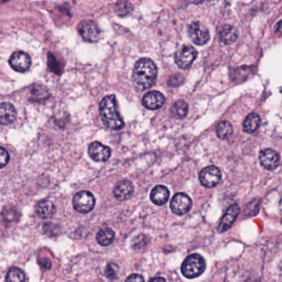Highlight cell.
Returning a JSON list of instances; mask_svg holds the SVG:
<instances>
[{"mask_svg": "<svg viewBox=\"0 0 282 282\" xmlns=\"http://www.w3.org/2000/svg\"><path fill=\"white\" fill-rule=\"evenodd\" d=\"M158 77V68L149 58L137 61L133 70V82L139 89L144 90L154 86Z\"/></svg>", "mask_w": 282, "mask_h": 282, "instance_id": "1", "label": "cell"}, {"mask_svg": "<svg viewBox=\"0 0 282 282\" xmlns=\"http://www.w3.org/2000/svg\"><path fill=\"white\" fill-rule=\"evenodd\" d=\"M100 114L103 123L111 130H120L124 126V122L120 115L118 102L114 94L107 95L100 105Z\"/></svg>", "mask_w": 282, "mask_h": 282, "instance_id": "2", "label": "cell"}, {"mask_svg": "<svg viewBox=\"0 0 282 282\" xmlns=\"http://www.w3.org/2000/svg\"><path fill=\"white\" fill-rule=\"evenodd\" d=\"M205 260L199 254H192L186 257L181 265L183 276L190 279L199 277L205 271Z\"/></svg>", "mask_w": 282, "mask_h": 282, "instance_id": "3", "label": "cell"}, {"mask_svg": "<svg viewBox=\"0 0 282 282\" xmlns=\"http://www.w3.org/2000/svg\"><path fill=\"white\" fill-rule=\"evenodd\" d=\"M95 198L89 191L78 192L73 198V207L80 213H87L94 209Z\"/></svg>", "mask_w": 282, "mask_h": 282, "instance_id": "4", "label": "cell"}, {"mask_svg": "<svg viewBox=\"0 0 282 282\" xmlns=\"http://www.w3.org/2000/svg\"><path fill=\"white\" fill-rule=\"evenodd\" d=\"M197 52L194 47L185 45L177 51L175 55V61L177 66L181 69H188L196 58Z\"/></svg>", "mask_w": 282, "mask_h": 282, "instance_id": "5", "label": "cell"}, {"mask_svg": "<svg viewBox=\"0 0 282 282\" xmlns=\"http://www.w3.org/2000/svg\"><path fill=\"white\" fill-rule=\"evenodd\" d=\"M222 180V173L218 167L210 166L203 169L199 174V180L206 188H213Z\"/></svg>", "mask_w": 282, "mask_h": 282, "instance_id": "6", "label": "cell"}, {"mask_svg": "<svg viewBox=\"0 0 282 282\" xmlns=\"http://www.w3.org/2000/svg\"><path fill=\"white\" fill-rule=\"evenodd\" d=\"M188 34L192 42L199 46L206 44L210 40V32L201 22H192L189 26Z\"/></svg>", "mask_w": 282, "mask_h": 282, "instance_id": "7", "label": "cell"}, {"mask_svg": "<svg viewBox=\"0 0 282 282\" xmlns=\"http://www.w3.org/2000/svg\"><path fill=\"white\" fill-rule=\"evenodd\" d=\"M171 210L176 215H184L188 213L192 207V200L188 194L177 193L171 201Z\"/></svg>", "mask_w": 282, "mask_h": 282, "instance_id": "8", "label": "cell"}, {"mask_svg": "<svg viewBox=\"0 0 282 282\" xmlns=\"http://www.w3.org/2000/svg\"><path fill=\"white\" fill-rule=\"evenodd\" d=\"M79 33L82 38L88 42H96L100 40V28L97 24L93 21H83L80 22L79 25Z\"/></svg>", "mask_w": 282, "mask_h": 282, "instance_id": "9", "label": "cell"}, {"mask_svg": "<svg viewBox=\"0 0 282 282\" xmlns=\"http://www.w3.org/2000/svg\"><path fill=\"white\" fill-rule=\"evenodd\" d=\"M9 65L15 71L23 73L30 68L32 60L28 53L20 51L12 54L9 58Z\"/></svg>", "mask_w": 282, "mask_h": 282, "instance_id": "10", "label": "cell"}, {"mask_svg": "<svg viewBox=\"0 0 282 282\" xmlns=\"http://www.w3.org/2000/svg\"><path fill=\"white\" fill-rule=\"evenodd\" d=\"M88 155L96 162H105L109 159L111 150L99 141H94L88 146Z\"/></svg>", "mask_w": 282, "mask_h": 282, "instance_id": "11", "label": "cell"}, {"mask_svg": "<svg viewBox=\"0 0 282 282\" xmlns=\"http://www.w3.org/2000/svg\"><path fill=\"white\" fill-rule=\"evenodd\" d=\"M259 160L263 167L269 171H272L279 165L280 156L276 151L266 148L260 152Z\"/></svg>", "mask_w": 282, "mask_h": 282, "instance_id": "12", "label": "cell"}, {"mask_svg": "<svg viewBox=\"0 0 282 282\" xmlns=\"http://www.w3.org/2000/svg\"><path fill=\"white\" fill-rule=\"evenodd\" d=\"M165 102H166V99L163 94L160 92L155 91V90L148 92L144 95L142 99V105L150 110H156V109L161 108Z\"/></svg>", "mask_w": 282, "mask_h": 282, "instance_id": "13", "label": "cell"}, {"mask_svg": "<svg viewBox=\"0 0 282 282\" xmlns=\"http://www.w3.org/2000/svg\"><path fill=\"white\" fill-rule=\"evenodd\" d=\"M240 213V208L237 204L231 205L226 213H224V217L222 218L221 222L219 224V232H224L229 229V228L232 226V224L235 221L238 214Z\"/></svg>", "mask_w": 282, "mask_h": 282, "instance_id": "14", "label": "cell"}, {"mask_svg": "<svg viewBox=\"0 0 282 282\" xmlns=\"http://www.w3.org/2000/svg\"><path fill=\"white\" fill-rule=\"evenodd\" d=\"M133 191H134V188H133V183L129 180H122L114 188V197L120 201H124L133 195Z\"/></svg>", "mask_w": 282, "mask_h": 282, "instance_id": "15", "label": "cell"}, {"mask_svg": "<svg viewBox=\"0 0 282 282\" xmlns=\"http://www.w3.org/2000/svg\"><path fill=\"white\" fill-rule=\"evenodd\" d=\"M17 117V111L9 103L0 104V124L9 125L14 122Z\"/></svg>", "mask_w": 282, "mask_h": 282, "instance_id": "16", "label": "cell"}, {"mask_svg": "<svg viewBox=\"0 0 282 282\" xmlns=\"http://www.w3.org/2000/svg\"><path fill=\"white\" fill-rule=\"evenodd\" d=\"M151 200L157 205H163L168 201L170 192L164 185H157L151 192Z\"/></svg>", "mask_w": 282, "mask_h": 282, "instance_id": "17", "label": "cell"}, {"mask_svg": "<svg viewBox=\"0 0 282 282\" xmlns=\"http://www.w3.org/2000/svg\"><path fill=\"white\" fill-rule=\"evenodd\" d=\"M55 212V205L48 199H42L36 205V214L42 219L52 218Z\"/></svg>", "mask_w": 282, "mask_h": 282, "instance_id": "18", "label": "cell"}, {"mask_svg": "<svg viewBox=\"0 0 282 282\" xmlns=\"http://www.w3.org/2000/svg\"><path fill=\"white\" fill-rule=\"evenodd\" d=\"M238 38V30L232 26H224L219 33V39L224 44H232L233 42H235Z\"/></svg>", "mask_w": 282, "mask_h": 282, "instance_id": "19", "label": "cell"}, {"mask_svg": "<svg viewBox=\"0 0 282 282\" xmlns=\"http://www.w3.org/2000/svg\"><path fill=\"white\" fill-rule=\"evenodd\" d=\"M261 125V118L255 113L249 114L244 120L243 128L244 132L247 133H253L259 128Z\"/></svg>", "mask_w": 282, "mask_h": 282, "instance_id": "20", "label": "cell"}, {"mask_svg": "<svg viewBox=\"0 0 282 282\" xmlns=\"http://www.w3.org/2000/svg\"><path fill=\"white\" fill-rule=\"evenodd\" d=\"M115 238V233L109 228H105L98 232L96 240L101 246L110 245Z\"/></svg>", "mask_w": 282, "mask_h": 282, "instance_id": "21", "label": "cell"}, {"mask_svg": "<svg viewBox=\"0 0 282 282\" xmlns=\"http://www.w3.org/2000/svg\"><path fill=\"white\" fill-rule=\"evenodd\" d=\"M189 106L184 100H178L171 109V114L176 119H182L188 114Z\"/></svg>", "mask_w": 282, "mask_h": 282, "instance_id": "22", "label": "cell"}, {"mask_svg": "<svg viewBox=\"0 0 282 282\" xmlns=\"http://www.w3.org/2000/svg\"><path fill=\"white\" fill-rule=\"evenodd\" d=\"M20 213L16 208L5 207L1 213V219L5 224H13L18 221Z\"/></svg>", "mask_w": 282, "mask_h": 282, "instance_id": "23", "label": "cell"}, {"mask_svg": "<svg viewBox=\"0 0 282 282\" xmlns=\"http://www.w3.org/2000/svg\"><path fill=\"white\" fill-rule=\"evenodd\" d=\"M232 133H233V128H232V124L229 121H223L219 123L216 128L217 136L221 140H227L229 139Z\"/></svg>", "mask_w": 282, "mask_h": 282, "instance_id": "24", "label": "cell"}, {"mask_svg": "<svg viewBox=\"0 0 282 282\" xmlns=\"http://www.w3.org/2000/svg\"><path fill=\"white\" fill-rule=\"evenodd\" d=\"M7 282H25V273L18 267H13L9 270L6 277Z\"/></svg>", "mask_w": 282, "mask_h": 282, "instance_id": "25", "label": "cell"}, {"mask_svg": "<svg viewBox=\"0 0 282 282\" xmlns=\"http://www.w3.org/2000/svg\"><path fill=\"white\" fill-rule=\"evenodd\" d=\"M115 10L119 16H126L132 12L133 6L127 1H121L117 3Z\"/></svg>", "mask_w": 282, "mask_h": 282, "instance_id": "26", "label": "cell"}, {"mask_svg": "<svg viewBox=\"0 0 282 282\" xmlns=\"http://www.w3.org/2000/svg\"><path fill=\"white\" fill-rule=\"evenodd\" d=\"M118 271H119V266L114 264V263H109L106 266L105 275H106V277L108 278V279L114 280L117 277Z\"/></svg>", "mask_w": 282, "mask_h": 282, "instance_id": "27", "label": "cell"}, {"mask_svg": "<svg viewBox=\"0 0 282 282\" xmlns=\"http://www.w3.org/2000/svg\"><path fill=\"white\" fill-rule=\"evenodd\" d=\"M149 242V238L146 235H139L136 237L133 241V247L135 249L142 248L146 247Z\"/></svg>", "mask_w": 282, "mask_h": 282, "instance_id": "28", "label": "cell"}, {"mask_svg": "<svg viewBox=\"0 0 282 282\" xmlns=\"http://www.w3.org/2000/svg\"><path fill=\"white\" fill-rule=\"evenodd\" d=\"M9 152H7L3 147H0V169L3 168L9 163Z\"/></svg>", "mask_w": 282, "mask_h": 282, "instance_id": "29", "label": "cell"}, {"mask_svg": "<svg viewBox=\"0 0 282 282\" xmlns=\"http://www.w3.org/2000/svg\"><path fill=\"white\" fill-rule=\"evenodd\" d=\"M39 264L40 265L42 266V268L45 269V270H47V269H50L51 266H52V264H51V262L49 261V259H47V258H42V259H40L39 261Z\"/></svg>", "mask_w": 282, "mask_h": 282, "instance_id": "30", "label": "cell"}, {"mask_svg": "<svg viewBox=\"0 0 282 282\" xmlns=\"http://www.w3.org/2000/svg\"><path fill=\"white\" fill-rule=\"evenodd\" d=\"M126 281H127V282H129V281H130V282H142V281H144V278L141 277V276H140V275L133 274V275H132L130 277H127Z\"/></svg>", "mask_w": 282, "mask_h": 282, "instance_id": "31", "label": "cell"}, {"mask_svg": "<svg viewBox=\"0 0 282 282\" xmlns=\"http://www.w3.org/2000/svg\"><path fill=\"white\" fill-rule=\"evenodd\" d=\"M150 281H152V282H157V281H161V282H165L166 280L162 278V277H158V278H152V279L150 280Z\"/></svg>", "mask_w": 282, "mask_h": 282, "instance_id": "32", "label": "cell"}]
</instances>
